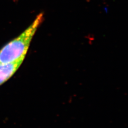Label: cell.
<instances>
[{"instance_id":"cell-1","label":"cell","mask_w":128,"mask_h":128,"mask_svg":"<svg viewBox=\"0 0 128 128\" xmlns=\"http://www.w3.org/2000/svg\"><path fill=\"white\" fill-rule=\"evenodd\" d=\"M43 20V14H40L22 34L0 50V64L10 63L25 58L32 38Z\"/></svg>"},{"instance_id":"cell-2","label":"cell","mask_w":128,"mask_h":128,"mask_svg":"<svg viewBox=\"0 0 128 128\" xmlns=\"http://www.w3.org/2000/svg\"><path fill=\"white\" fill-rule=\"evenodd\" d=\"M24 58L7 64H0V85L10 78L22 64Z\"/></svg>"}]
</instances>
